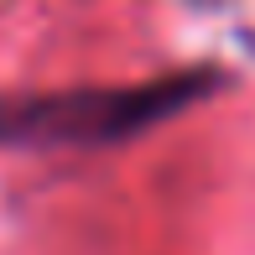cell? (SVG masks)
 <instances>
[{
  "mask_svg": "<svg viewBox=\"0 0 255 255\" xmlns=\"http://www.w3.org/2000/svg\"><path fill=\"white\" fill-rule=\"evenodd\" d=\"M214 89H219L214 68H193V73H167L151 84L0 99V146H42V151L47 146H115L182 115Z\"/></svg>",
  "mask_w": 255,
  "mask_h": 255,
  "instance_id": "1",
  "label": "cell"
}]
</instances>
